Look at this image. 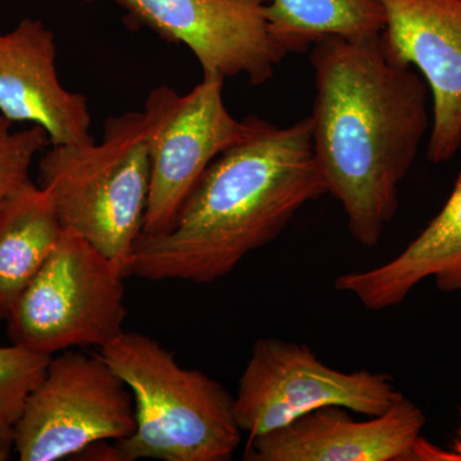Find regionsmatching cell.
<instances>
[{
	"label": "cell",
	"mask_w": 461,
	"mask_h": 461,
	"mask_svg": "<svg viewBox=\"0 0 461 461\" xmlns=\"http://www.w3.org/2000/svg\"><path fill=\"white\" fill-rule=\"evenodd\" d=\"M382 35V33H381ZM312 47L315 159L357 244L375 248L399 211V187L429 129V89L388 56L382 36Z\"/></svg>",
	"instance_id": "1"
},
{
	"label": "cell",
	"mask_w": 461,
	"mask_h": 461,
	"mask_svg": "<svg viewBox=\"0 0 461 461\" xmlns=\"http://www.w3.org/2000/svg\"><path fill=\"white\" fill-rule=\"evenodd\" d=\"M245 140L196 182L171 229L136 241L129 276L212 284L281 235L297 212L326 195L312 117L280 127L251 115Z\"/></svg>",
	"instance_id": "2"
},
{
	"label": "cell",
	"mask_w": 461,
	"mask_h": 461,
	"mask_svg": "<svg viewBox=\"0 0 461 461\" xmlns=\"http://www.w3.org/2000/svg\"><path fill=\"white\" fill-rule=\"evenodd\" d=\"M135 403V429L114 441L121 461H229L241 444L235 399L156 339L123 332L99 348Z\"/></svg>",
	"instance_id": "3"
},
{
	"label": "cell",
	"mask_w": 461,
	"mask_h": 461,
	"mask_svg": "<svg viewBox=\"0 0 461 461\" xmlns=\"http://www.w3.org/2000/svg\"><path fill=\"white\" fill-rule=\"evenodd\" d=\"M39 186L63 230L86 240L129 276L150 191L144 113L109 117L100 144L50 145L39 163Z\"/></svg>",
	"instance_id": "4"
},
{
	"label": "cell",
	"mask_w": 461,
	"mask_h": 461,
	"mask_svg": "<svg viewBox=\"0 0 461 461\" xmlns=\"http://www.w3.org/2000/svg\"><path fill=\"white\" fill-rule=\"evenodd\" d=\"M126 273L81 236L63 230L47 262L12 308V344L51 355L103 348L123 332Z\"/></svg>",
	"instance_id": "5"
},
{
	"label": "cell",
	"mask_w": 461,
	"mask_h": 461,
	"mask_svg": "<svg viewBox=\"0 0 461 461\" xmlns=\"http://www.w3.org/2000/svg\"><path fill=\"white\" fill-rule=\"evenodd\" d=\"M135 429L131 391L100 355L66 350L47 372L14 424L21 461L75 457L99 441H118Z\"/></svg>",
	"instance_id": "6"
},
{
	"label": "cell",
	"mask_w": 461,
	"mask_h": 461,
	"mask_svg": "<svg viewBox=\"0 0 461 461\" xmlns=\"http://www.w3.org/2000/svg\"><path fill=\"white\" fill-rule=\"evenodd\" d=\"M402 396L386 373L338 371L308 346L267 338L254 344L233 399L240 429L254 437L330 406L375 417Z\"/></svg>",
	"instance_id": "7"
},
{
	"label": "cell",
	"mask_w": 461,
	"mask_h": 461,
	"mask_svg": "<svg viewBox=\"0 0 461 461\" xmlns=\"http://www.w3.org/2000/svg\"><path fill=\"white\" fill-rule=\"evenodd\" d=\"M224 77L204 74L202 83L181 95L158 86L144 113L150 156V191L142 238L167 232L182 204L212 162L251 132V115L238 121L223 102Z\"/></svg>",
	"instance_id": "8"
},
{
	"label": "cell",
	"mask_w": 461,
	"mask_h": 461,
	"mask_svg": "<svg viewBox=\"0 0 461 461\" xmlns=\"http://www.w3.org/2000/svg\"><path fill=\"white\" fill-rule=\"evenodd\" d=\"M132 25L153 30L171 44H184L203 75H245L253 86L275 76L287 54L267 23L269 0H113Z\"/></svg>",
	"instance_id": "9"
},
{
	"label": "cell",
	"mask_w": 461,
	"mask_h": 461,
	"mask_svg": "<svg viewBox=\"0 0 461 461\" xmlns=\"http://www.w3.org/2000/svg\"><path fill=\"white\" fill-rule=\"evenodd\" d=\"M388 56L414 67L432 95L427 159L448 162L461 147V0H381Z\"/></svg>",
	"instance_id": "10"
},
{
	"label": "cell",
	"mask_w": 461,
	"mask_h": 461,
	"mask_svg": "<svg viewBox=\"0 0 461 461\" xmlns=\"http://www.w3.org/2000/svg\"><path fill=\"white\" fill-rule=\"evenodd\" d=\"M426 417L402 396L384 414L355 420L338 406L318 409L284 429L249 437L247 461L420 460Z\"/></svg>",
	"instance_id": "11"
},
{
	"label": "cell",
	"mask_w": 461,
	"mask_h": 461,
	"mask_svg": "<svg viewBox=\"0 0 461 461\" xmlns=\"http://www.w3.org/2000/svg\"><path fill=\"white\" fill-rule=\"evenodd\" d=\"M56 54L53 32L41 21L25 18L0 33V114L41 126L50 145L90 144L87 100L60 84Z\"/></svg>",
	"instance_id": "12"
},
{
	"label": "cell",
	"mask_w": 461,
	"mask_h": 461,
	"mask_svg": "<svg viewBox=\"0 0 461 461\" xmlns=\"http://www.w3.org/2000/svg\"><path fill=\"white\" fill-rule=\"evenodd\" d=\"M430 277L442 293H461V172L439 213L399 256L368 271L345 273L335 286L366 309L384 311L402 304Z\"/></svg>",
	"instance_id": "13"
},
{
	"label": "cell",
	"mask_w": 461,
	"mask_h": 461,
	"mask_svg": "<svg viewBox=\"0 0 461 461\" xmlns=\"http://www.w3.org/2000/svg\"><path fill=\"white\" fill-rule=\"evenodd\" d=\"M62 230L50 196L32 180L0 206V320H7Z\"/></svg>",
	"instance_id": "14"
},
{
	"label": "cell",
	"mask_w": 461,
	"mask_h": 461,
	"mask_svg": "<svg viewBox=\"0 0 461 461\" xmlns=\"http://www.w3.org/2000/svg\"><path fill=\"white\" fill-rule=\"evenodd\" d=\"M264 14L273 41L287 56L330 36L375 38L386 25L381 0H269Z\"/></svg>",
	"instance_id": "15"
},
{
	"label": "cell",
	"mask_w": 461,
	"mask_h": 461,
	"mask_svg": "<svg viewBox=\"0 0 461 461\" xmlns=\"http://www.w3.org/2000/svg\"><path fill=\"white\" fill-rule=\"evenodd\" d=\"M51 355L26 346H0V415L14 424L27 397L41 384Z\"/></svg>",
	"instance_id": "16"
},
{
	"label": "cell",
	"mask_w": 461,
	"mask_h": 461,
	"mask_svg": "<svg viewBox=\"0 0 461 461\" xmlns=\"http://www.w3.org/2000/svg\"><path fill=\"white\" fill-rule=\"evenodd\" d=\"M12 122L0 114V206L29 178L39 151L50 147L47 131L38 124L12 132Z\"/></svg>",
	"instance_id": "17"
},
{
	"label": "cell",
	"mask_w": 461,
	"mask_h": 461,
	"mask_svg": "<svg viewBox=\"0 0 461 461\" xmlns=\"http://www.w3.org/2000/svg\"><path fill=\"white\" fill-rule=\"evenodd\" d=\"M14 451V424L0 415V461L11 459Z\"/></svg>",
	"instance_id": "18"
},
{
	"label": "cell",
	"mask_w": 461,
	"mask_h": 461,
	"mask_svg": "<svg viewBox=\"0 0 461 461\" xmlns=\"http://www.w3.org/2000/svg\"><path fill=\"white\" fill-rule=\"evenodd\" d=\"M445 461H461V429L459 438L455 442L454 451H446Z\"/></svg>",
	"instance_id": "19"
},
{
	"label": "cell",
	"mask_w": 461,
	"mask_h": 461,
	"mask_svg": "<svg viewBox=\"0 0 461 461\" xmlns=\"http://www.w3.org/2000/svg\"><path fill=\"white\" fill-rule=\"evenodd\" d=\"M85 2H94V0H85Z\"/></svg>",
	"instance_id": "20"
}]
</instances>
